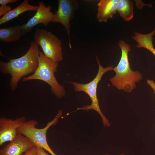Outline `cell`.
<instances>
[{"label":"cell","mask_w":155,"mask_h":155,"mask_svg":"<svg viewBox=\"0 0 155 155\" xmlns=\"http://www.w3.org/2000/svg\"><path fill=\"white\" fill-rule=\"evenodd\" d=\"M39 51L38 45L32 41L28 50L23 56L10 59L8 62L0 61L1 71L11 75L9 85L11 91L16 90L22 78L35 72L38 65Z\"/></svg>","instance_id":"obj_1"},{"label":"cell","mask_w":155,"mask_h":155,"mask_svg":"<svg viewBox=\"0 0 155 155\" xmlns=\"http://www.w3.org/2000/svg\"><path fill=\"white\" fill-rule=\"evenodd\" d=\"M118 45L121 50V57L117 65L113 68L115 75L109 80L118 90L131 93L136 87V83L142 80V75L139 71H133L131 68L128 58V53L131 50L130 45L121 40Z\"/></svg>","instance_id":"obj_2"},{"label":"cell","mask_w":155,"mask_h":155,"mask_svg":"<svg viewBox=\"0 0 155 155\" xmlns=\"http://www.w3.org/2000/svg\"><path fill=\"white\" fill-rule=\"evenodd\" d=\"M38 60V66L35 72L31 75L24 77L22 81H43L50 86L52 93L56 97L59 98L65 97L66 93L64 87L58 83L54 74L57 70L58 63L46 56L41 51L39 52Z\"/></svg>","instance_id":"obj_3"},{"label":"cell","mask_w":155,"mask_h":155,"mask_svg":"<svg viewBox=\"0 0 155 155\" xmlns=\"http://www.w3.org/2000/svg\"><path fill=\"white\" fill-rule=\"evenodd\" d=\"M96 57L98 64V70L96 76L92 81L85 84L73 82H68L73 85L75 92H84L88 95L91 100L90 104L84 105L82 107L78 108L77 110H93L96 111L100 116L104 126L109 127L110 126V123L102 113L99 105L97 89L98 84L104 74L108 71L113 70L114 67L113 65L103 67L101 64L98 57L96 56Z\"/></svg>","instance_id":"obj_4"},{"label":"cell","mask_w":155,"mask_h":155,"mask_svg":"<svg viewBox=\"0 0 155 155\" xmlns=\"http://www.w3.org/2000/svg\"><path fill=\"white\" fill-rule=\"evenodd\" d=\"M62 114V111L59 110L54 119L49 122L44 127L41 128L36 127L38 124V122L36 120L32 119L26 121L18 129V133L27 137L35 146L44 149L51 155H57L48 143L46 134L48 129L56 124Z\"/></svg>","instance_id":"obj_5"},{"label":"cell","mask_w":155,"mask_h":155,"mask_svg":"<svg viewBox=\"0 0 155 155\" xmlns=\"http://www.w3.org/2000/svg\"><path fill=\"white\" fill-rule=\"evenodd\" d=\"M34 38L46 56L58 63L62 60L61 41L55 35L46 30L38 29L34 32Z\"/></svg>","instance_id":"obj_6"},{"label":"cell","mask_w":155,"mask_h":155,"mask_svg":"<svg viewBox=\"0 0 155 155\" xmlns=\"http://www.w3.org/2000/svg\"><path fill=\"white\" fill-rule=\"evenodd\" d=\"M58 3V9L54 14L52 22L60 23L64 26L68 37L69 46L71 49L70 22L79 7V3L76 0H59Z\"/></svg>","instance_id":"obj_7"},{"label":"cell","mask_w":155,"mask_h":155,"mask_svg":"<svg viewBox=\"0 0 155 155\" xmlns=\"http://www.w3.org/2000/svg\"><path fill=\"white\" fill-rule=\"evenodd\" d=\"M24 117H18L14 120L1 117L0 119V146L5 142H11L19 134L18 129L26 121Z\"/></svg>","instance_id":"obj_8"},{"label":"cell","mask_w":155,"mask_h":155,"mask_svg":"<svg viewBox=\"0 0 155 155\" xmlns=\"http://www.w3.org/2000/svg\"><path fill=\"white\" fill-rule=\"evenodd\" d=\"M39 7L34 16L25 24L22 26V34L24 35L30 32L36 25L42 24L46 26L53 20L54 14L51 11V7H47L42 1L39 2Z\"/></svg>","instance_id":"obj_9"},{"label":"cell","mask_w":155,"mask_h":155,"mask_svg":"<svg viewBox=\"0 0 155 155\" xmlns=\"http://www.w3.org/2000/svg\"><path fill=\"white\" fill-rule=\"evenodd\" d=\"M36 147L25 136L19 133L16 137L0 150V155H23Z\"/></svg>","instance_id":"obj_10"},{"label":"cell","mask_w":155,"mask_h":155,"mask_svg":"<svg viewBox=\"0 0 155 155\" xmlns=\"http://www.w3.org/2000/svg\"><path fill=\"white\" fill-rule=\"evenodd\" d=\"M119 0H100L98 3L96 18L100 22H106L116 14Z\"/></svg>","instance_id":"obj_11"},{"label":"cell","mask_w":155,"mask_h":155,"mask_svg":"<svg viewBox=\"0 0 155 155\" xmlns=\"http://www.w3.org/2000/svg\"><path fill=\"white\" fill-rule=\"evenodd\" d=\"M39 6L30 5L28 0H24L20 5L11 9L0 19V25L4 24L17 17L25 12L32 11H37Z\"/></svg>","instance_id":"obj_12"},{"label":"cell","mask_w":155,"mask_h":155,"mask_svg":"<svg viewBox=\"0 0 155 155\" xmlns=\"http://www.w3.org/2000/svg\"><path fill=\"white\" fill-rule=\"evenodd\" d=\"M22 35V26L19 25L0 29V40L4 42L17 41Z\"/></svg>","instance_id":"obj_13"},{"label":"cell","mask_w":155,"mask_h":155,"mask_svg":"<svg viewBox=\"0 0 155 155\" xmlns=\"http://www.w3.org/2000/svg\"><path fill=\"white\" fill-rule=\"evenodd\" d=\"M133 4L130 0H119L117 11L125 21L131 20L133 17Z\"/></svg>","instance_id":"obj_14"},{"label":"cell","mask_w":155,"mask_h":155,"mask_svg":"<svg viewBox=\"0 0 155 155\" xmlns=\"http://www.w3.org/2000/svg\"><path fill=\"white\" fill-rule=\"evenodd\" d=\"M11 10V7L7 5H1L0 6V17L3 16Z\"/></svg>","instance_id":"obj_15"},{"label":"cell","mask_w":155,"mask_h":155,"mask_svg":"<svg viewBox=\"0 0 155 155\" xmlns=\"http://www.w3.org/2000/svg\"><path fill=\"white\" fill-rule=\"evenodd\" d=\"M23 155H37L36 147H34Z\"/></svg>","instance_id":"obj_16"},{"label":"cell","mask_w":155,"mask_h":155,"mask_svg":"<svg viewBox=\"0 0 155 155\" xmlns=\"http://www.w3.org/2000/svg\"><path fill=\"white\" fill-rule=\"evenodd\" d=\"M17 0H0V4L2 5H6L11 3H15L17 1Z\"/></svg>","instance_id":"obj_17"},{"label":"cell","mask_w":155,"mask_h":155,"mask_svg":"<svg viewBox=\"0 0 155 155\" xmlns=\"http://www.w3.org/2000/svg\"><path fill=\"white\" fill-rule=\"evenodd\" d=\"M36 147L37 155H49L44 149Z\"/></svg>","instance_id":"obj_18"},{"label":"cell","mask_w":155,"mask_h":155,"mask_svg":"<svg viewBox=\"0 0 155 155\" xmlns=\"http://www.w3.org/2000/svg\"><path fill=\"white\" fill-rule=\"evenodd\" d=\"M147 83L153 89L155 94V82H154L152 80L148 79L147 80Z\"/></svg>","instance_id":"obj_19"},{"label":"cell","mask_w":155,"mask_h":155,"mask_svg":"<svg viewBox=\"0 0 155 155\" xmlns=\"http://www.w3.org/2000/svg\"><path fill=\"white\" fill-rule=\"evenodd\" d=\"M103 155H108V154H104ZM120 155H126L123 154H121Z\"/></svg>","instance_id":"obj_20"}]
</instances>
